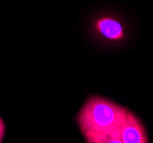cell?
<instances>
[{
    "mask_svg": "<svg viewBox=\"0 0 153 143\" xmlns=\"http://www.w3.org/2000/svg\"><path fill=\"white\" fill-rule=\"evenodd\" d=\"M83 136L87 143H123L119 135V130L108 134H88Z\"/></svg>",
    "mask_w": 153,
    "mask_h": 143,
    "instance_id": "cell-4",
    "label": "cell"
},
{
    "mask_svg": "<svg viewBox=\"0 0 153 143\" xmlns=\"http://www.w3.org/2000/svg\"><path fill=\"white\" fill-rule=\"evenodd\" d=\"M4 135H5V124L2 121V119L0 118V143L4 139Z\"/></svg>",
    "mask_w": 153,
    "mask_h": 143,
    "instance_id": "cell-5",
    "label": "cell"
},
{
    "mask_svg": "<svg viewBox=\"0 0 153 143\" xmlns=\"http://www.w3.org/2000/svg\"><path fill=\"white\" fill-rule=\"evenodd\" d=\"M96 30L108 40H120L123 37L122 24L112 17H102L96 22Z\"/></svg>",
    "mask_w": 153,
    "mask_h": 143,
    "instance_id": "cell-3",
    "label": "cell"
},
{
    "mask_svg": "<svg viewBox=\"0 0 153 143\" xmlns=\"http://www.w3.org/2000/svg\"><path fill=\"white\" fill-rule=\"evenodd\" d=\"M129 111L121 105L100 96H91L76 116L82 135L108 134L118 132L127 119Z\"/></svg>",
    "mask_w": 153,
    "mask_h": 143,
    "instance_id": "cell-1",
    "label": "cell"
},
{
    "mask_svg": "<svg viewBox=\"0 0 153 143\" xmlns=\"http://www.w3.org/2000/svg\"><path fill=\"white\" fill-rule=\"evenodd\" d=\"M119 135L123 143H149L143 125L130 111L127 119L119 128Z\"/></svg>",
    "mask_w": 153,
    "mask_h": 143,
    "instance_id": "cell-2",
    "label": "cell"
}]
</instances>
